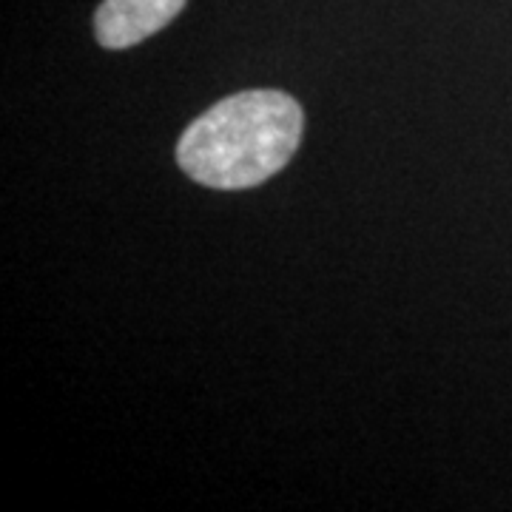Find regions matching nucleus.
Segmentation results:
<instances>
[{
  "instance_id": "2",
  "label": "nucleus",
  "mask_w": 512,
  "mask_h": 512,
  "mask_svg": "<svg viewBox=\"0 0 512 512\" xmlns=\"http://www.w3.org/2000/svg\"><path fill=\"white\" fill-rule=\"evenodd\" d=\"M183 6L185 0H103L94 15V35L106 49H131L165 29Z\"/></svg>"
},
{
  "instance_id": "1",
  "label": "nucleus",
  "mask_w": 512,
  "mask_h": 512,
  "mask_svg": "<svg viewBox=\"0 0 512 512\" xmlns=\"http://www.w3.org/2000/svg\"><path fill=\"white\" fill-rule=\"evenodd\" d=\"M305 114L291 94L274 89L220 100L185 128L177 163L194 183L239 191L271 180L302 143Z\"/></svg>"
}]
</instances>
